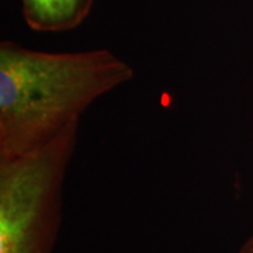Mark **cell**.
<instances>
[{"mask_svg":"<svg viewBox=\"0 0 253 253\" xmlns=\"http://www.w3.org/2000/svg\"><path fill=\"white\" fill-rule=\"evenodd\" d=\"M132 78V66L109 49L44 52L1 41L0 159L42 148Z\"/></svg>","mask_w":253,"mask_h":253,"instance_id":"1","label":"cell"},{"mask_svg":"<svg viewBox=\"0 0 253 253\" xmlns=\"http://www.w3.org/2000/svg\"><path fill=\"white\" fill-rule=\"evenodd\" d=\"M78 126L34 152L0 159V253H51Z\"/></svg>","mask_w":253,"mask_h":253,"instance_id":"2","label":"cell"},{"mask_svg":"<svg viewBox=\"0 0 253 253\" xmlns=\"http://www.w3.org/2000/svg\"><path fill=\"white\" fill-rule=\"evenodd\" d=\"M94 0H21L28 27L40 33L76 28L89 16Z\"/></svg>","mask_w":253,"mask_h":253,"instance_id":"3","label":"cell"},{"mask_svg":"<svg viewBox=\"0 0 253 253\" xmlns=\"http://www.w3.org/2000/svg\"><path fill=\"white\" fill-rule=\"evenodd\" d=\"M239 253H253V235L245 242L244 246L241 248Z\"/></svg>","mask_w":253,"mask_h":253,"instance_id":"4","label":"cell"}]
</instances>
